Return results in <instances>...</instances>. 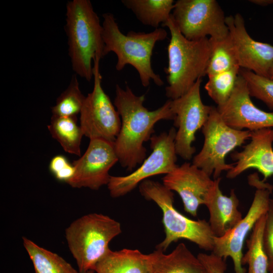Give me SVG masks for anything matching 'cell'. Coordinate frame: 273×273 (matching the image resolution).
Segmentation results:
<instances>
[{"instance_id":"cell-20","label":"cell","mask_w":273,"mask_h":273,"mask_svg":"<svg viewBox=\"0 0 273 273\" xmlns=\"http://www.w3.org/2000/svg\"><path fill=\"white\" fill-rule=\"evenodd\" d=\"M151 255L137 249L109 250L97 264V273H149Z\"/></svg>"},{"instance_id":"cell-19","label":"cell","mask_w":273,"mask_h":273,"mask_svg":"<svg viewBox=\"0 0 273 273\" xmlns=\"http://www.w3.org/2000/svg\"><path fill=\"white\" fill-rule=\"evenodd\" d=\"M151 255L149 273H206L197 256L184 243H179L170 253L156 249Z\"/></svg>"},{"instance_id":"cell-5","label":"cell","mask_w":273,"mask_h":273,"mask_svg":"<svg viewBox=\"0 0 273 273\" xmlns=\"http://www.w3.org/2000/svg\"><path fill=\"white\" fill-rule=\"evenodd\" d=\"M141 194L154 201L162 212V223L165 237L156 249L166 251L170 245L179 239H186L206 251H212L214 236L209 222L205 220L191 219L174 207V194L163 184L146 179L139 185Z\"/></svg>"},{"instance_id":"cell-4","label":"cell","mask_w":273,"mask_h":273,"mask_svg":"<svg viewBox=\"0 0 273 273\" xmlns=\"http://www.w3.org/2000/svg\"><path fill=\"white\" fill-rule=\"evenodd\" d=\"M162 27L170 33L167 47L168 66L164 69L168 85L165 95L170 100L186 94L197 80L206 75L210 46L209 38L187 39L179 31L171 16Z\"/></svg>"},{"instance_id":"cell-34","label":"cell","mask_w":273,"mask_h":273,"mask_svg":"<svg viewBox=\"0 0 273 273\" xmlns=\"http://www.w3.org/2000/svg\"><path fill=\"white\" fill-rule=\"evenodd\" d=\"M95 271L94 270H89L84 273H94Z\"/></svg>"},{"instance_id":"cell-3","label":"cell","mask_w":273,"mask_h":273,"mask_svg":"<svg viewBox=\"0 0 273 273\" xmlns=\"http://www.w3.org/2000/svg\"><path fill=\"white\" fill-rule=\"evenodd\" d=\"M102 17L104 54L112 52L116 55V70L120 71L126 65H130L138 71L143 86H148L151 80L158 86L163 85L161 77L152 69L151 58L155 44L167 37V31L158 28L149 33L131 30L124 34L112 14L104 13Z\"/></svg>"},{"instance_id":"cell-21","label":"cell","mask_w":273,"mask_h":273,"mask_svg":"<svg viewBox=\"0 0 273 273\" xmlns=\"http://www.w3.org/2000/svg\"><path fill=\"white\" fill-rule=\"evenodd\" d=\"M143 24L158 28L169 19L174 8L173 0H122Z\"/></svg>"},{"instance_id":"cell-28","label":"cell","mask_w":273,"mask_h":273,"mask_svg":"<svg viewBox=\"0 0 273 273\" xmlns=\"http://www.w3.org/2000/svg\"><path fill=\"white\" fill-rule=\"evenodd\" d=\"M240 74L246 82L251 97L263 102L273 111V79L240 68Z\"/></svg>"},{"instance_id":"cell-7","label":"cell","mask_w":273,"mask_h":273,"mask_svg":"<svg viewBox=\"0 0 273 273\" xmlns=\"http://www.w3.org/2000/svg\"><path fill=\"white\" fill-rule=\"evenodd\" d=\"M202 132L203 146L193 158L192 163L210 176L212 175L214 179L219 177L222 171L233 168L234 164L226 163L225 157L250 139L251 135L249 130H239L226 125L214 106Z\"/></svg>"},{"instance_id":"cell-14","label":"cell","mask_w":273,"mask_h":273,"mask_svg":"<svg viewBox=\"0 0 273 273\" xmlns=\"http://www.w3.org/2000/svg\"><path fill=\"white\" fill-rule=\"evenodd\" d=\"M216 109L225 123L233 129L254 131L273 128V111L265 112L254 104L246 82L240 74L229 100Z\"/></svg>"},{"instance_id":"cell-33","label":"cell","mask_w":273,"mask_h":273,"mask_svg":"<svg viewBox=\"0 0 273 273\" xmlns=\"http://www.w3.org/2000/svg\"><path fill=\"white\" fill-rule=\"evenodd\" d=\"M269 78L273 79V66H272V68H271V70L270 71Z\"/></svg>"},{"instance_id":"cell-8","label":"cell","mask_w":273,"mask_h":273,"mask_svg":"<svg viewBox=\"0 0 273 273\" xmlns=\"http://www.w3.org/2000/svg\"><path fill=\"white\" fill-rule=\"evenodd\" d=\"M180 32L190 40L221 39L229 34L224 12L215 0H177L171 13Z\"/></svg>"},{"instance_id":"cell-27","label":"cell","mask_w":273,"mask_h":273,"mask_svg":"<svg viewBox=\"0 0 273 273\" xmlns=\"http://www.w3.org/2000/svg\"><path fill=\"white\" fill-rule=\"evenodd\" d=\"M86 97L81 93L76 74L72 76L67 88L61 93L52 107V115L69 117L80 114Z\"/></svg>"},{"instance_id":"cell-24","label":"cell","mask_w":273,"mask_h":273,"mask_svg":"<svg viewBox=\"0 0 273 273\" xmlns=\"http://www.w3.org/2000/svg\"><path fill=\"white\" fill-rule=\"evenodd\" d=\"M265 220L266 214L256 222L246 242L248 250L243 256L242 264L248 265V273H269L268 258L263 244Z\"/></svg>"},{"instance_id":"cell-25","label":"cell","mask_w":273,"mask_h":273,"mask_svg":"<svg viewBox=\"0 0 273 273\" xmlns=\"http://www.w3.org/2000/svg\"><path fill=\"white\" fill-rule=\"evenodd\" d=\"M209 40L210 53L206 70L208 77L240 67L230 34L221 39L209 38Z\"/></svg>"},{"instance_id":"cell-11","label":"cell","mask_w":273,"mask_h":273,"mask_svg":"<svg viewBox=\"0 0 273 273\" xmlns=\"http://www.w3.org/2000/svg\"><path fill=\"white\" fill-rule=\"evenodd\" d=\"M101 58L94 61V86L86 97L80 113V126L84 136L114 142L121 126L120 116L102 86Z\"/></svg>"},{"instance_id":"cell-29","label":"cell","mask_w":273,"mask_h":273,"mask_svg":"<svg viewBox=\"0 0 273 273\" xmlns=\"http://www.w3.org/2000/svg\"><path fill=\"white\" fill-rule=\"evenodd\" d=\"M263 244L268 261L269 272H273V200H270L266 213L263 234Z\"/></svg>"},{"instance_id":"cell-18","label":"cell","mask_w":273,"mask_h":273,"mask_svg":"<svg viewBox=\"0 0 273 273\" xmlns=\"http://www.w3.org/2000/svg\"><path fill=\"white\" fill-rule=\"evenodd\" d=\"M214 180V185L207 197L205 205L209 212V224L215 237L224 235L243 218L238 210L239 199L235 190L226 196L219 188L221 178Z\"/></svg>"},{"instance_id":"cell-17","label":"cell","mask_w":273,"mask_h":273,"mask_svg":"<svg viewBox=\"0 0 273 273\" xmlns=\"http://www.w3.org/2000/svg\"><path fill=\"white\" fill-rule=\"evenodd\" d=\"M250 142L240 151L231 156L236 161L228 171L226 177L234 178L246 170L257 169L263 176V181L273 175V128L251 131Z\"/></svg>"},{"instance_id":"cell-10","label":"cell","mask_w":273,"mask_h":273,"mask_svg":"<svg viewBox=\"0 0 273 273\" xmlns=\"http://www.w3.org/2000/svg\"><path fill=\"white\" fill-rule=\"evenodd\" d=\"M250 185L256 188L252 203L246 216L224 235L214 238L212 253L225 260L230 257L233 261L235 273H246L243 267V248L249 232L256 222L268 210L272 186L260 180L257 174L248 177Z\"/></svg>"},{"instance_id":"cell-26","label":"cell","mask_w":273,"mask_h":273,"mask_svg":"<svg viewBox=\"0 0 273 273\" xmlns=\"http://www.w3.org/2000/svg\"><path fill=\"white\" fill-rule=\"evenodd\" d=\"M240 67L209 76L204 86L208 95L217 104H224L230 98L240 74Z\"/></svg>"},{"instance_id":"cell-13","label":"cell","mask_w":273,"mask_h":273,"mask_svg":"<svg viewBox=\"0 0 273 273\" xmlns=\"http://www.w3.org/2000/svg\"><path fill=\"white\" fill-rule=\"evenodd\" d=\"M114 142L102 139H92L84 153L73 162L75 173L67 183L75 188L99 190L108 184L110 169L117 162Z\"/></svg>"},{"instance_id":"cell-31","label":"cell","mask_w":273,"mask_h":273,"mask_svg":"<svg viewBox=\"0 0 273 273\" xmlns=\"http://www.w3.org/2000/svg\"><path fill=\"white\" fill-rule=\"evenodd\" d=\"M203 264L206 273H224L226 269L225 260L213 253H200L197 256Z\"/></svg>"},{"instance_id":"cell-9","label":"cell","mask_w":273,"mask_h":273,"mask_svg":"<svg viewBox=\"0 0 273 273\" xmlns=\"http://www.w3.org/2000/svg\"><path fill=\"white\" fill-rule=\"evenodd\" d=\"M176 131L171 127L168 132L153 135L150 139L152 152L141 166L125 176H111L107 184L110 196L118 198L126 195L148 178L158 175H165L174 170L177 154L175 148Z\"/></svg>"},{"instance_id":"cell-35","label":"cell","mask_w":273,"mask_h":273,"mask_svg":"<svg viewBox=\"0 0 273 273\" xmlns=\"http://www.w3.org/2000/svg\"><path fill=\"white\" fill-rule=\"evenodd\" d=\"M269 273H273V272H269Z\"/></svg>"},{"instance_id":"cell-23","label":"cell","mask_w":273,"mask_h":273,"mask_svg":"<svg viewBox=\"0 0 273 273\" xmlns=\"http://www.w3.org/2000/svg\"><path fill=\"white\" fill-rule=\"evenodd\" d=\"M22 239L35 273H79L56 253L39 246L27 238L23 237Z\"/></svg>"},{"instance_id":"cell-1","label":"cell","mask_w":273,"mask_h":273,"mask_svg":"<svg viewBox=\"0 0 273 273\" xmlns=\"http://www.w3.org/2000/svg\"><path fill=\"white\" fill-rule=\"evenodd\" d=\"M145 95L136 96L128 85L125 89L118 84L115 87L114 105L121 120L119 133L114 142L118 162L131 171L146 157L145 142L154 132V126L162 120H174L170 99L156 110L150 111L143 103Z\"/></svg>"},{"instance_id":"cell-32","label":"cell","mask_w":273,"mask_h":273,"mask_svg":"<svg viewBox=\"0 0 273 273\" xmlns=\"http://www.w3.org/2000/svg\"><path fill=\"white\" fill-rule=\"evenodd\" d=\"M251 3L262 7L268 6L273 4V0H250Z\"/></svg>"},{"instance_id":"cell-6","label":"cell","mask_w":273,"mask_h":273,"mask_svg":"<svg viewBox=\"0 0 273 273\" xmlns=\"http://www.w3.org/2000/svg\"><path fill=\"white\" fill-rule=\"evenodd\" d=\"M121 232L118 221L102 214H86L72 222L65 236L79 273L94 270L110 250V241Z\"/></svg>"},{"instance_id":"cell-30","label":"cell","mask_w":273,"mask_h":273,"mask_svg":"<svg viewBox=\"0 0 273 273\" xmlns=\"http://www.w3.org/2000/svg\"><path fill=\"white\" fill-rule=\"evenodd\" d=\"M49 169L55 178L59 181L67 183L74 176L75 168L63 155H56L51 160Z\"/></svg>"},{"instance_id":"cell-15","label":"cell","mask_w":273,"mask_h":273,"mask_svg":"<svg viewBox=\"0 0 273 273\" xmlns=\"http://www.w3.org/2000/svg\"><path fill=\"white\" fill-rule=\"evenodd\" d=\"M240 67L264 77L269 76L273 66V46L256 41L248 33L242 15L226 17Z\"/></svg>"},{"instance_id":"cell-12","label":"cell","mask_w":273,"mask_h":273,"mask_svg":"<svg viewBox=\"0 0 273 273\" xmlns=\"http://www.w3.org/2000/svg\"><path fill=\"white\" fill-rule=\"evenodd\" d=\"M198 79L192 88L183 96L170 101V108L175 115L174 125L177 128L175 138L177 155L190 160L196 152L192 146L196 132L207 122L212 106L205 105L201 99Z\"/></svg>"},{"instance_id":"cell-2","label":"cell","mask_w":273,"mask_h":273,"mask_svg":"<svg viewBox=\"0 0 273 273\" xmlns=\"http://www.w3.org/2000/svg\"><path fill=\"white\" fill-rule=\"evenodd\" d=\"M66 8L64 28L72 68L76 75L90 81L94 60L105 56L102 24L89 0L70 1Z\"/></svg>"},{"instance_id":"cell-16","label":"cell","mask_w":273,"mask_h":273,"mask_svg":"<svg viewBox=\"0 0 273 273\" xmlns=\"http://www.w3.org/2000/svg\"><path fill=\"white\" fill-rule=\"evenodd\" d=\"M163 184L180 197L185 210L196 216L199 206L204 204L214 180L194 164L185 162L162 178Z\"/></svg>"},{"instance_id":"cell-22","label":"cell","mask_w":273,"mask_h":273,"mask_svg":"<svg viewBox=\"0 0 273 273\" xmlns=\"http://www.w3.org/2000/svg\"><path fill=\"white\" fill-rule=\"evenodd\" d=\"M52 137L56 140L66 152L81 155L80 144L84 135L77 117H62L52 115L48 126Z\"/></svg>"}]
</instances>
